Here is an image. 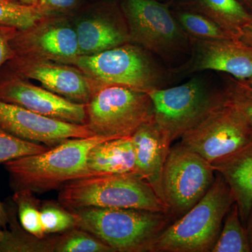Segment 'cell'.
<instances>
[{"mask_svg": "<svg viewBox=\"0 0 252 252\" xmlns=\"http://www.w3.org/2000/svg\"><path fill=\"white\" fill-rule=\"evenodd\" d=\"M113 139L94 135L71 138L41 153L4 162L9 185L14 192L42 194L60 189L64 184L93 176L87 167L89 152L96 144Z\"/></svg>", "mask_w": 252, "mask_h": 252, "instance_id": "1", "label": "cell"}, {"mask_svg": "<svg viewBox=\"0 0 252 252\" xmlns=\"http://www.w3.org/2000/svg\"><path fill=\"white\" fill-rule=\"evenodd\" d=\"M69 211L77 228L89 232L116 252H152L158 237L173 220L169 213L133 208L86 207Z\"/></svg>", "mask_w": 252, "mask_h": 252, "instance_id": "2", "label": "cell"}, {"mask_svg": "<svg viewBox=\"0 0 252 252\" xmlns=\"http://www.w3.org/2000/svg\"><path fill=\"white\" fill-rule=\"evenodd\" d=\"M235 203L219 173L203 198L159 235L152 252H211L225 215Z\"/></svg>", "mask_w": 252, "mask_h": 252, "instance_id": "3", "label": "cell"}, {"mask_svg": "<svg viewBox=\"0 0 252 252\" xmlns=\"http://www.w3.org/2000/svg\"><path fill=\"white\" fill-rule=\"evenodd\" d=\"M58 199L68 210L133 208L170 214L152 186L136 172L93 175L70 181L60 189Z\"/></svg>", "mask_w": 252, "mask_h": 252, "instance_id": "4", "label": "cell"}, {"mask_svg": "<svg viewBox=\"0 0 252 252\" xmlns=\"http://www.w3.org/2000/svg\"><path fill=\"white\" fill-rule=\"evenodd\" d=\"M149 51L126 43L100 53L79 56L71 63L94 81L104 86H126L144 92L162 88L165 74Z\"/></svg>", "mask_w": 252, "mask_h": 252, "instance_id": "5", "label": "cell"}, {"mask_svg": "<svg viewBox=\"0 0 252 252\" xmlns=\"http://www.w3.org/2000/svg\"><path fill=\"white\" fill-rule=\"evenodd\" d=\"M86 125L94 135L111 139L131 137L154 118L152 99L147 92L126 86H104L86 104Z\"/></svg>", "mask_w": 252, "mask_h": 252, "instance_id": "6", "label": "cell"}, {"mask_svg": "<svg viewBox=\"0 0 252 252\" xmlns=\"http://www.w3.org/2000/svg\"><path fill=\"white\" fill-rule=\"evenodd\" d=\"M154 107V121L169 144L196 126L224 98L202 80L191 79L175 87L147 92Z\"/></svg>", "mask_w": 252, "mask_h": 252, "instance_id": "7", "label": "cell"}, {"mask_svg": "<svg viewBox=\"0 0 252 252\" xmlns=\"http://www.w3.org/2000/svg\"><path fill=\"white\" fill-rule=\"evenodd\" d=\"M130 43L170 61L190 51V39L167 5L157 0H121Z\"/></svg>", "mask_w": 252, "mask_h": 252, "instance_id": "8", "label": "cell"}, {"mask_svg": "<svg viewBox=\"0 0 252 252\" xmlns=\"http://www.w3.org/2000/svg\"><path fill=\"white\" fill-rule=\"evenodd\" d=\"M211 162L182 144L170 147L162 175V194L172 219L178 220L203 198L215 181Z\"/></svg>", "mask_w": 252, "mask_h": 252, "instance_id": "9", "label": "cell"}, {"mask_svg": "<svg viewBox=\"0 0 252 252\" xmlns=\"http://www.w3.org/2000/svg\"><path fill=\"white\" fill-rule=\"evenodd\" d=\"M180 139L182 146L212 162L250 142L252 127L225 94L221 102Z\"/></svg>", "mask_w": 252, "mask_h": 252, "instance_id": "10", "label": "cell"}, {"mask_svg": "<svg viewBox=\"0 0 252 252\" xmlns=\"http://www.w3.org/2000/svg\"><path fill=\"white\" fill-rule=\"evenodd\" d=\"M15 54L71 64L79 56L75 28L66 16L51 14L18 31L11 42Z\"/></svg>", "mask_w": 252, "mask_h": 252, "instance_id": "11", "label": "cell"}, {"mask_svg": "<svg viewBox=\"0 0 252 252\" xmlns=\"http://www.w3.org/2000/svg\"><path fill=\"white\" fill-rule=\"evenodd\" d=\"M10 72L39 81L51 92L77 103L87 104L97 87L72 64L16 56L6 63Z\"/></svg>", "mask_w": 252, "mask_h": 252, "instance_id": "12", "label": "cell"}, {"mask_svg": "<svg viewBox=\"0 0 252 252\" xmlns=\"http://www.w3.org/2000/svg\"><path fill=\"white\" fill-rule=\"evenodd\" d=\"M0 100L45 117L86 125V104L77 103L9 72L0 78Z\"/></svg>", "mask_w": 252, "mask_h": 252, "instance_id": "13", "label": "cell"}, {"mask_svg": "<svg viewBox=\"0 0 252 252\" xmlns=\"http://www.w3.org/2000/svg\"><path fill=\"white\" fill-rule=\"evenodd\" d=\"M0 126L18 138L49 148L68 139L96 135L87 125L63 122L1 100Z\"/></svg>", "mask_w": 252, "mask_h": 252, "instance_id": "14", "label": "cell"}, {"mask_svg": "<svg viewBox=\"0 0 252 252\" xmlns=\"http://www.w3.org/2000/svg\"><path fill=\"white\" fill-rule=\"evenodd\" d=\"M189 39V72L215 70L243 80L252 78V45L232 39Z\"/></svg>", "mask_w": 252, "mask_h": 252, "instance_id": "15", "label": "cell"}, {"mask_svg": "<svg viewBox=\"0 0 252 252\" xmlns=\"http://www.w3.org/2000/svg\"><path fill=\"white\" fill-rule=\"evenodd\" d=\"M79 56L97 54L130 43L128 29L120 6L101 4L82 16L74 26Z\"/></svg>", "mask_w": 252, "mask_h": 252, "instance_id": "16", "label": "cell"}, {"mask_svg": "<svg viewBox=\"0 0 252 252\" xmlns=\"http://www.w3.org/2000/svg\"><path fill=\"white\" fill-rule=\"evenodd\" d=\"M131 138L135 153V172L147 181L164 201L162 170L170 144L157 127L154 118L141 126Z\"/></svg>", "mask_w": 252, "mask_h": 252, "instance_id": "17", "label": "cell"}, {"mask_svg": "<svg viewBox=\"0 0 252 252\" xmlns=\"http://www.w3.org/2000/svg\"><path fill=\"white\" fill-rule=\"evenodd\" d=\"M211 164L229 186L241 220L246 224L252 207V139Z\"/></svg>", "mask_w": 252, "mask_h": 252, "instance_id": "18", "label": "cell"}, {"mask_svg": "<svg viewBox=\"0 0 252 252\" xmlns=\"http://www.w3.org/2000/svg\"><path fill=\"white\" fill-rule=\"evenodd\" d=\"M87 167L92 175L135 172L132 138L113 139L96 144L88 155Z\"/></svg>", "mask_w": 252, "mask_h": 252, "instance_id": "19", "label": "cell"}, {"mask_svg": "<svg viewBox=\"0 0 252 252\" xmlns=\"http://www.w3.org/2000/svg\"><path fill=\"white\" fill-rule=\"evenodd\" d=\"M182 8L210 18L235 40H240L245 28L252 26V13L238 0H191Z\"/></svg>", "mask_w": 252, "mask_h": 252, "instance_id": "20", "label": "cell"}, {"mask_svg": "<svg viewBox=\"0 0 252 252\" xmlns=\"http://www.w3.org/2000/svg\"><path fill=\"white\" fill-rule=\"evenodd\" d=\"M10 229L4 230L0 242V252H53L54 236L39 238L26 231L17 220V211L14 202L5 204Z\"/></svg>", "mask_w": 252, "mask_h": 252, "instance_id": "21", "label": "cell"}, {"mask_svg": "<svg viewBox=\"0 0 252 252\" xmlns=\"http://www.w3.org/2000/svg\"><path fill=\"white\" fill-rule=\"evenodd\" d=\"M211 252H251L246 226L241 220L236 203L232 205L225 215Z\"/></svg>", "mask_w": 252, "mask_h": 252, "instance_id": "22", "label": "cell"}, {"mask_svg": "<svg viewBox=\"0 0 252 252\" xmlns=\"http://www.w3.org/2000/svg\"><path fill=\"white\" fill-rule=\"evenodd\" d=\"M51 14H54L40 3L32 5L17 0H0V25L15 28L18 31L27 29Z\"/></svg>", "mask_w": 252, "mask_h": 252, "instance_id": "23", "label": "cell"}, {"mask_svg": "<svg viewBox=\"0 0 252 252\" xmlns=\"http://www.w3.org/2000/svg\"><path fill=\"white\" fill-rule=\"evenodd\" d=\"M172 13L189 37L205 40L233 39L218 24L198 12L181 7Z\"/></svg>", "mask_w": 252, "mask_h": 252, "instance_id": "24", "label": "cell"}, {"mask_svg": "<svg viewBox=\"0 0 252 252\" xmlns=\"http://www.w3.org/2000/svg\"><path fill=\"white\" fill-rule=\"evenodd\" d=\"M54 252H116L89 232L74 228L56 235Z\"/></svg>", "mask_w": 252, "mask_h": 252, "instance_id": "25", "label": "cell"}, {"mask_svg": "<svg viewBox=\"0 0 252 252\" xmlns=\"http://www.w3.org/2000/svg\"><path fill=\"white\" fill-rule=\"evenodd\" d=\"M12 200L16 206L21 226L37 238L46 236L41 224V203L34 196V194L28 190L14 192Z\"/></svg>", "mask_w": 252, "mask_h": 252, "instance_id": "26", "label": "cell"}, {"mask_svg": "<svg viewBox=\"0 0 252 252\" xmlns=\"http://www.w3.org/2000/svg\"><path fill=\"white\" fill-rule=\"evenodd\" d=\"M40 213L41 224L46 235L63 233L77 227L72 212L63 207L59 201L43 202Z\"/></svg>", "mask_w": 252, "mask_h": 252, "instance_id": "27", "label": "cell"}, {"mask_svg": "<svg viewBox=\"0 0 252 252\" xmlns=\"http://www.w3.org/2000/svg\"><path fill=\"white\" fill-rule=\"evenodd\" d=\"M49 149L43 144L18 138L0 126V163L18 158L41 153Z\"/></svg>", "mask_w": 252, "mask_h": 252, "instance_id": "28", "label": "cell"}, {"mask_svg": "<svg viewBox=\"0 0 252 252\" xmlns=\"http://www.w3.org/2000/svg\"><path fill=\"white\" fill-rule=\"evenodd\" d=\"M225 94L237 106L252 127V86L247 80L225 77Z\"/></svg>", "mask_w": 252, "mask_h": 252, "instance_id": "29", "label": "cell"}, {"mask_svg": "<svg viewBox=\"0 0 252 252\" xmlns=\"http://www.w3.org/2000/svg\"><path fill=\"white\" fill-rule=\"evenodd\" d=\"M17 31L16 28L0 25V69L16 56L11 42Z\"/></svg>", "mask_w": 252, "mask_h": 252, "instance_id": "30", "label": "cell"}, {"mask_svg": "<svg viewBox=\"0 0 252 252\" xmlns=\"http://www.w3.org/2000/svg\"><path fill=\"white\" fill-rule=\"evenodd\" d=\"M55 14H66L77 9L81 0H38Z\"/></svg>", "mask_w": 252, "mask_h": 252, "instance_id": "31", "label": "cell"}, {"mask_svg": "<svg viewBox=\"0 0 252 252\" xmlns=\"http://www.w3.org/2000/svg\"><path fill=\"white\" fill-rule=\"evenodd\" d=\"M9 217L4 203L0 202V228L5 230L7 228Z\"/></svg>", "mask_w": 252, "mask_h": 252, "instance_id": "32", "label": "cell"}, {"mask_svg": "<svg viewBox=\"0 0 252 252\" xmlns=\"http://www.w3.org/2000/svg\"><path fill=\"white\" fill-rule=\"evenodd\" d=\"M240 40L247 44L252 45V26H248L243 30Z\"/></svg>", "mask_w": 252, "mask_h": 252, "instance_id": "33", "label": "cell"}, {"mask_svg": "<svg viewBox=\"0 0 252 252\" xmlns=\"http://www.w3.org/2000/svg\"><path fill=\"white\" fill-rule=\"evenodd\" d=\"M246 228L248 231L249 240H250V247H251V252H252V207L251 211L249 215L248 220L246 222Z\"/></svg>", "mask_w": 252, "mask_h": 252, "instance_id": "34", "label": "cell"}, {"mask_svg": "<svg viewBox=\"0 0 252 252\" xmlns=\"http://www.w3.org/2000/svg\"><path fill=\"white\" fill-rule=\"evenodd\" d=\"M17 1H21V2L24 3V4H26L34 5L39 4L38 0H17Z\"/></svg>", "mask_w": 252, "mask_h": 252, "instance_id": "35", "label": "cell"}, {"mask_svg": "<svg viewBox=\"0 0 252 252\" xmlns=\"http://www.w3.org/2000/svg\"><path fill=\"white\" fill-rule=\"evenodd\" d=\"M238 1H240L244 6H248L250 9H252V0H238Z\"/></svg>", "mask_w": 252, "mask_h": 252, "instance_id": "36", "label": "cell"}, {"mask_svg": "<svg viewBox=\"0 0 252 252\" xmlns=\"http://www.w3.org/2000/svg\"><path fill=\"white\" fill-rule=\"evenodd\" d=\"M4 230L1 229V228H0V242H1V240H3V238H4Z\"/></svg>", "mask_w": 252, "mask_h": 252, "instance_id": "37", "label": "cell"}, {"mask_svg": "<svg viewBox=\"0 0 252 252\" xmlns=\"http://www.w3.org/2000/svg\"><path fill=\"white\" fill-rule=\"evenodd\" d=\"M248 81V84H250V86H252V78L251 79H248V80H247Z\"/></svg>", "mask_w": 252, "mask_h": 252, "instance_id": "38", "label": "cell"}, {"mask_svg": "<svg viewBox=\"0 0 252 252\" xmlns=\"http://www.w3.org/2000/svg\"></svg>", "mask_w": 252, "mask_h": 252, "instance_id": "39", "label": "cell"}]
</instances>
